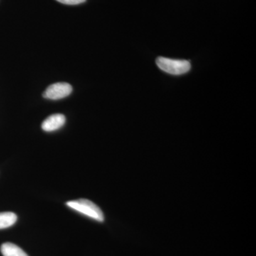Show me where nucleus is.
Instances as JSON below:
<instances>
[{
    "mask_svg": "<svg viewBox=\"0 0 256 256\" xmlns=\"http://www.w3.org/2000/svg\"><path fill=\"white\" fill-rule=\"evenodd\" d=\"M66 205L79 213L87 216L98 222H102L105 220L102 210L90 200L79 198L67 202Z\"/></svg>",
    "mask_w": 256,
    "mask_h": 256,
    "instance_id": "nucleus-1",
    "label": "nucleus"
},
{
    "mask_svg": "<svg viewBox=\"0 0 256 256\" xmlns=\"http://www.w3.org/2000/svg\"><path fill=\"white\" fill-rule=\"evenodd\" d=\"M156 64L162 70L172 75H182L190 72L191 64L185 60H171V58L159 57L156 58Z\"/></svg>",
    "mask_w": 256,
    "mask_h": 256,
    "instance_id": "nucleus-2",
    "label": "nucleus"
},
{
    "mask_svg": "<svg viewBox=\"0 0 256 256\" xmlns=\"http://www.w3.org/2000/svg\"><path fill=\"white\" fill-rule=\"evenodd\" d=\"M72 92L73 88L68 82H56L47 88L43 97L50 100H60L70 95Z\"/></svg>",
    "mask_w": 256,
    "mask_h": 256,
    "instance_id": "nucleus-3",
    "label": "nucleus"
},
{
    "mask_svg": "<svg viewBox=\"0 0 256 256\" xmlns=\"http://www.w3.org/2000/svg\"><path fill=\"white\" fill-rule=\"evenodd\" d=\"M65 124L66 117L63 114H54L42 122V128L46 132H53L63 127Z\"/></svg>",
    "mask_w": 256,
    "mask_h": 256,
    "instance_id": "nucleus-4",
    "label": "nucleus"
},
{
    "mask_svg": "<svg viewBox=\"0 0 256 256\" xmlns=\"http://www.w3.org/2000/svg\"><path fill=\"white\" fill-rule=\"evenodd\" d=\"M3 256H28L21 248L12 242H5L1 246Z\"/></svg>",
    "mask_w": 256,
    "mask_h": 256,
    "instance_id": "nucleus-5",
    "label": "nucleus"
},
{
    "mask_svg": "<svg viewBox=\"0 0 256 256\" xmlns=\"http://www.w3.org/2000/svg\"><path fill=\"white\" fill-rule=\"evenodd\" d=\"M18 220V216L13 212L0 213V229L9 228L14 225Z\"/></svg>",
    "mask_w": 256,
    "mask_h": 256,
    "instance_id": "nucleus-6",
    "label": "nucleus"
},
{
    "mask_svg": "<svg viewBox=\"0 0 256 256\" xmlns=\"http://www.w3.org/2000/svg\"><path fill=\"white\" fill-rule=\"evenodd\" d=\"M56 1L64 4L76 5L84 3L86 0H56Z\"/></svg>",
    "mask_w": 256,
    "mask_h": 256,
    "instance_id": "nucleus-7",
    "label": "nucleus"
}]
</instances>
